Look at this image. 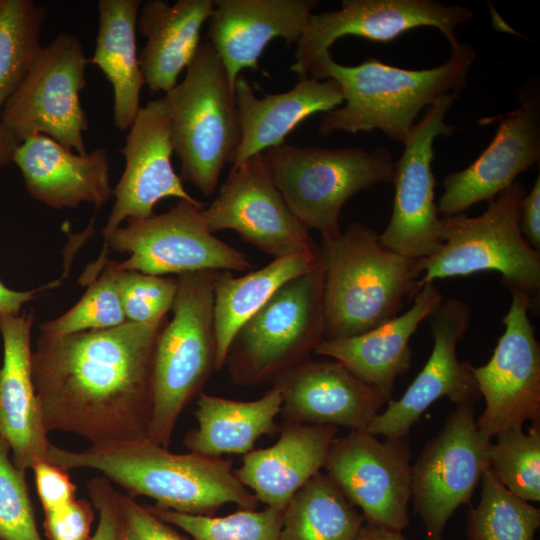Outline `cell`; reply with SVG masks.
<instances>
[{
    "label": "cell",
    "instance_id": "4",
    "mask_svg": "<svg viewBox=\"0 0 540 540\" xmlns=\"http://www.w3.org/2000/svg\"><path fill=\"white\" fill-rule=\"evenodd\" d=\"M324 339L365 333L398 316L419 291L416 260L385 247L379 234L351 223L322 239Z\"/></svg>",
    "mask_w": 540,
    "mask_h": 540
},
{
    "label": "cell",
    "instance_id": "46",
    "mask_svg": "<svg viewBox=\"0 0 540 540\" xmlns=\"http://www.w3.org/2000/svg\"><path fill=\"white\" fill-rule=\"evenodd\" d=\"M19 141L0 119V169L13 162Z\"/></svg>",
    "mask_w": 540,
    "mask_h": 540
},
{
    "label": "cell",
    "instance_id": "6",
    "mask_svg": "<svg viewBox=\"0 0 540 540\" xmlns=\"http://www.w3.org/2000/svg\"><path fill=\"white\" fill-rule=\"evenodd\" d=\"M525 194L524 184L515 181L491 200L480 216L469 217L463 212L441 218L440 249L416 260L418 289L436 279L498 271L503 286L527 296L531 311L538 313L540 253L527 242L519 225Z\"/></svg>",
    "mask_w": 540,
    "mask_h": 540
},
{
    "label": "cell",
    "instance_id": "29",
    "mask_svg": "<svg viewBox=\"0 0 540 540\" xmlns=\"http://www.w3.org/2000/svg\"><path fill=\"white\" fill-rule=\"evenodd\" d=\"M281 404V395L273 386L252 401L201 392L193 411L197 427L185 434L183 444L189 452L209 457L244 456L254 449L261 436L274 435L280 430L276 417L280 415Z\"/></svg>",
    "mask_w": 540,
    "mask_h": 540
},
{
    "label": "cell",
    "instance_id": "25",
    "mask_svg": "<svg viewBox=\"0 0 540 540\" xmlns=\"http://www.w3.org/2000/svg\"><path fill=\"white\" fill-rule=\"evenodd\" d=\"M442 301L433 283L424 284L405 312L359 335L323 339L314 354L339 361L391 399L396 379L411 366V337Z\"/></svg>",
    "mask_w": 540,
    "mask_h": 540
},
{
    "label": "cell",
    "instance_id": "11",
    "mask_svg": "<svg viewBox=\"0 0 540 540\" xmlns=\"http://www.w3.org/2000/svg\"><path fill=\"white\" fill-rule=\"evenodd\" d=\"M90 63L78 37L63 33L42 46L27 75L6 101L0 119L21 143L46 135L63 147L86 154L83 132L88 130L79 93Z\"/></svg>",
    "mask_w": 540,
    "mask_h": 540
},
{
    "label": "cell",
    "instance_id": "3",
    "mask_svg": "<svg viewBox=\"0 0 540 540\" xmlns=\"http://www.w3.org/2000/svg\"><path fill=\"white\" fill-rule=\"evenodd\" d=\"M475 58L474 48L461 42L451 47L445 63L421 70L388 65L374 57L355 66L342 65L327 51L312 64L308 76L337 81L344 105L325 113L319 134L377 129L404 143L424 108L444 95H459L464 90Z\"/></svg>",
    "mask_w": 540,
    "mask_h": 540
},
{
    "label": "cell",
    "instance_id": "21",
    "mask_svg": "<svg viewBox=\"0 0 540 540\" xmlns=\"http://www.w3.org/2000/svg\"><path fill=\"white\" fill-rule=\"evenodd\" d=\"M540 159V102L527 99L503 115L487 148L468 167L446 175L437 203L444 217L490 202Z\"/></svg>",
    "mask_w": 540,
    "mask_h": 540
},
{
    "label": "cell",
    "instance_id": "19",
    "mask_svg": "<svg viewBox=\"0 0 540 540\" xmlns=\"http://www.w3.org/2000/svg\"><path fill=\"white\" fill-rule=\"evenodd\" d=\"M173 151L170 116L162 96L139 109L120 150L125 169L113 189L115 202L102 231L104 243L122 221L152 216L162 199L174 197L203 204L185 190L174 171Z\"/></svg>",
    "mask_w": 540,
    "mask_h": 540
},
{
    "label": "cell",
    "instance_id": "26",
    "mask_svg": "<svg viewBox=\"0 0 540 540\" xmlns=\"http://www.w3.org/2000/svg\"><path fill=\"white\" fill-rule=\"evenodd\" d=\"M234 91L241 140L230 160L232 166L284 144L286 136L305 119L319 112L327 113L344 103L337 81L310 76L300 78L286 92L258 98L250 82L240 74Z\"/></svg>",
    "mask_w": 540,
    "mask_h": 540
},
{
    "label": "cell",
    "instance_id": "43",
    "mask_svg": "<svg viewBox=\"0 0 540 540\" xmlns=\"http://www.w3.org/2000/svg\"><path fill=\"white\" fill-rule=\"evenodd\" d=\"M87 490L92 506L99 512L98 524L90 540H121L119 492L104 476L91 479Z\"/></svg>",
    "mask_w": 540,
    "mask_h": 540
},
{
    "label": "cell",
    "instance_id": "13",
    "mask_svg": "<svg viewBox=\"0 0 540 540\" xmlns=\"http://www.w3.org/2000/svg\"><path fill=\"white\" fill-rule=\"evenodd\" d=\"M408 436L385 438L350 431L332 442L323 469L365 523L402 532L412 497Z\"/></svg>",
    "mask_w": 540,
    "mask_h": 540
},
{
    "label": "cell",
    "instance_id": "28",
    "mask_svg": "<svg viewBox=\"0 0 540 540\" xmlns=\"http://www.w3.org/2000/svg\"><path fill=\"white\" fill-rule=\"evenodd\" d=\"M212 0L146 1L137 28L146 43L138 55L144 83L152 93H167L193 60L200 32L213 10Z\"/></svg>",
    "mask_w": 540,
    "mask_h": 540
},
{
    "label": "cell",
    "instance_id": "24",
    "mask_svg": "<svg viewBox=\"0 0 540 540\" xmlns=\"http://www.w3.org/2000/svg\"><path fill=\"white\" fill-rule=\"evenodd\" d=\"M27 192L47 206L77 208L82 202L103 206L113 195L107 151L73 153L46 135L31 136L16 149Z\"/></svg>",
    "mask_w": 540,
    "mask_h": 540
},
{
    "label": "cell",
    "instance_id": "20",
    "mask_svg": "<svg viewBox=\"0 0 540 540\" xmlns=\"http://www.w3.org/2000/svg\"><path fill=\"white\" fill-rule=\"evenodd\" d=\"M283 424H324L366 431L388 398L331 358H309L273 382Z\"/></svg>",
    "mask_w": 540,
    "mask_h": 540
},
{
    "label": "cell",
    "instance_id": "35",
    "mask_svg": "<svg viewBox=\"0 0 540 540\" xmlns=\"http://www.w3.org/2000/svg\"><path fill=\"white\" fill-rule=\"evenodd\" d=\"M146 507L163 521L179 528L192 540H279L283 509H240L225 516L182 514L172 510Z\"/></svg>",
    "mask_w": 540,
    "mask_h": 540
},
{
    "label": "cell",
    "instance_id": "18",
    "mask_svg": "<svg viewBox=\"0 0 540 540\" xmlns=\"http://www.w3.org/2000/svg\"><path fill=\"white\" fill-rule=\"evenodd\" d=\"M472 310L459 298L443 300L429 316L432 352L413 382L397 400L389 399L365 432L385 438L407 437L411 427L437 400L456 405L479 399L471 364L460 361L456 347L469 327Z\"/></svg>",
    "mask_w": 540,
    "mask_h": 540
},
{
    "label": "cell",
    "instance_id": "30",
    "mask_svg": "<svg viewBox=\"0 0 540 540\" xmlns=\"http://www.w3.org/2000/svg\"><path fill=\"white\" fill-rule=\"evenodd\" d=\"M140 0L98 1L99 27L90 62L97 65L114 92V124L128 130L141 108L144 83L136 47Z\"/></svg>",
    "mask_w": 540,
    "mask_h": 540
},
{
    "label": "cell",
    "instance_id": "15",
    "mask_svg": "<svg viewBox=\"0 0 540 540\" xmlns=\"http://www.w3.org/2000/svg\"><path fill=\"white\" fill-rule=\"evenodd\" d=\"M452 93L428 106L405 140L404 151L394 162V199L391 217L380 242L390 250L411 259L435 254L441 247L440 220L434 202L435 178L432 171L434 142L453 133L446 115L457 99Z\"/></svg>",
    "mask_w": 540,
    "mask_h": 540
},
{
    "label": "cell",
    "instance_id": "48",
    "mask_svg": "<svg viewBox=\"0 0 540 540\" xmlns=\"http://www.w3.org/2000/svg\"><path fill=\"white\" fill-rule=\"evenodd\" d=\"M2 4H3V0H0V9H1Z\"/></svg>",
    "mask_w": 540,
    "mask_h": 540
},
{
    "label": "cell",
    "instance_id": "22",
    "mask_svg": "<svg viewBox=\"0 0 540 540\" xmlns=\"http://www.w3.org/2000/svg\"><path fill=\"white\" fill-rule=\"evenodd\" d=\"M208 42L220 57L234 90L243 69H259V58L275 38L298 41L316 0H214Z\"/></svg>",
    "mask_w": 540,
    "mask_h": 540
},
{
    "label": "cell",
    "instance_id": "45",
    "mask_svg": "<svg viewBox=\"0 0 540 540\" xmlns=\"http://www.w3.org/2000/svg\"><path fill=\"white\" fill-rule=\"evenodd\" d=\"M46 288L47 286L30 291H16L0 281V313L18 315L24 303L34 299L38 291Z\"/></svg>",
    "mask_w": 540,
    "mask_h": 540
},
{
    "label": "cell",
    "instance_id": "40",
    "mask_svg": "<svg viewBox=\"0 0 540 540\" xmlns=\"http://www.w3.org/2000/svg\"><path fill=\"white\" fill-rule=\"evenodd\" d=\"M121 540H187L133 497L118 493Z\"/></svg>",
    "mask_w": 540,
    "mask_h": 540
},
{
    "label": "cell",
    "instance_id": "47",
    "mask_svg": "<svg viewBox=\"0 0 540 540\" xmlns=\"http://www.w3.org/2000/svg\"><path fill=\"white\" fill-rule=\"evenodd\" d=\"M354 540H406L402 532L364 523Z\"/></svg>",
    "mask_w": 540,
    "mask_h": 540
},
{
    "label": "cell",
    "instance_id": "8",
    "mask_svg": "<svg viewBox=\"0 0 540 540\" xmlns=\"http://www.w3.org/2000/svg\"><path fill=\"white\" fill-rule=\"evenodd\" d=\"M186 69L182 82L163 97L181 177L210 196L241 140L235 91L208 41L200 43Z\"/></svg>",
    "mask_w": 540,
    "mask_h": 540
},
{
    "label": "cell",
    "instance_id": "37",
    "mask_svg": "<svg viewBox=\"0 0 540 540\" xmlns=\"http://www.w3.org/2000/svg\"><path fill=\"white\" fill-rule=\"evenodd\" d=\"M102 271L72 308L40 325L42 334L63 336L111 329L127 322L118 288L116 262L107 260Z\"/></svg>",
    "mask_w": 540,
    "mask_h": 540
},
{
    "label": "cell",
    "instance_id": "23",
    "mask_svg": "<svg viewBox=\"0 0 540 540\" xmlns=\"http://www.w3.org/2000/svg\"><path fill=\"white\" fill-rule=\"evenodd\" d=\"M33 313H0L3 363L0 369V434L22 471L49 462L51 443L44 428L32 377L30 348Z\"/></svg>",
    "mask_w": 540,
    "mask_h": 540
},
{
    "label": "cell",
    "instance_id": "33",
    "mask_svg": "<svg viewBox=\"0 0 540 540\" xmlns=\"http://www.w3.org/2000/svg\"><path fill=\"white\" fill-rule=\"evenodd\" d=\"M481 499L467 514L469 540H534L540 510L508 491L488 468L481 479Z\"/></svg>",
    "mask_w": 540,
    "mask_h": 540
},
{
    "label": "cell",
    "instance_id": "16",
    "mask_svg": "<svg viewBox=\"0 0 540 540\" xmlns=\"http://www.w3.org/2000/svg\"><path fill=\"white\" fill-rule=\"evenodd\" d=\"M472 16L467 7L435 0H343L338 10L311 15L296 42L290 69L299 79L307 77L312 64L345 36L389 42L406 31L428 26L438 29L452 47L459 42L455 29Z\"/></svg>",
    "mask_w": 540,
    "mask_h": 540
},
{
    "label": "cell",
    "instance_id": "38",
    "mask_svg": "<svg viewBox=\"0 0 540 540\" xmlns=\"http://www.w3.org/2000/svg\"><path fill=\"white\" fill-rule=\"evenodd\" d=\"M0 434V540H44L39 532L25 472L10 457Z\"/></svg>",
    "mask_w": 540,
    "mask_h": 540
},
{
    "label": "cell",
    "instance_id": "34",
    "mask_svg": "<svg viewBox=\"0 0 540 540\" xmlns=\"http://www.w3.org/2000/svg\"><path fill=\"white\" fill-rule=\"evenodd\" d=\"M45 9L30 0H3L0 9V112L41 49Z\"/></svg>",
    "mask_w": 540,
    "mask_h": 540
},
{
    "label": "cell",
    "instance_id": "31",
    "mask_svg": "<svg viewBox=\"0 0 540 540\" xmlns=\"http://www.w3.org/2000/svg\"><path fill=\"white\" fill-rule=\"evenodd\" d=\"M320 266L318 248L316 254L273 259L266 266L239 277L230 271L217 273L213 303L216 371L224 367L230 345L241 326L285 283Z\"/></svg>",
    "mask_w": 540,
    "mask_h": 540
},
{
    "label": "cell",
    "instance_id": "36",
    "mask_svg": "<svg viewBox=\"0 0 540 540\" xmlns=\"http://www.w3.org/2000/svg\"><path fill=\"white\" fill-rule=\"evenodd\" d=\"M489 444L490 469L512 494L527 501H540V423L500 432Z\"/></svg>",
    "mask_w": 540,
    "mask_h": 540
},
{
    "label": "cell",
    "instance_id": "42",
    "mask_svg": "<svg viewBox=\"0 0 540 540\" xmlns=\"http://www.w3.org/2000/svg\"><path fill=\"white\" fill-rule=\"evenodd\" d=\"M32 470L44 513L63 508L76 499L77 488L67 470L50 462H39Z\"/></svg>",
    "mask_w": 540,
    "mask_h": 540
},
{
    "label": "cell",
    "instance_id": "5",
    "mask_svg": "<svg viewBox=\"0 0 540 540\" xmlns=\"http://www.w3.org/2000/svg\"><path fill=\"white\" fill-rule=\"evenodd\" d=\"M218 272L178 275L172 319L155 342L147 438L165 448L180 415L216 371L213 303Z\"/></svg>",
    "mask_w": 540,
    "mask_h": 540
},
{
    "label": "cell",
    "instance_id": "14",
    "mask_svg": "<svg viewBox=\"0 0 540 540\" xmlns=\"http://www.w3.org/2000/svg\"><path fill=\"white\" fill-rule=\"evenodd\" d=\"M511 303L502 318L503 334L490 360L471 366L485 409L476 419L486 442L500 432L540 423V345L528 316L527 296L511 291Z\"/></svg>",
    "mask_w": 540,
    "mask_h": 540
},
{
    "label": "cell",
    "instance_id": "12",
    "mask_svg": "<svg viewBox=\"0 0 540 540\" xmlns=\"http://www.w3.org/2000/svg\"><path fill=\"white\" fill-rule=\"evenodd\" d=\"M474 404L457 405L412 465L411 498L427 540H444L447 522L459 506L470 504L490 467V442L478 432Z\"/></svg>",
    "mask_w": 540,
    "mask_h": 540
},
{
    "label": "cell",
    "instance_id": "27",
    "mask_svg": "<svg viewBox=\"0 0 540 540\" xmlns=\"http://www.w3.org/2000/svg\"><path fill=\"white\" fill-rule=\"evenodd\" d=\"M337 430L334 425L282 424L279 439L245 454L235 475L259 503L284 509L323 468Z\"/></svg>",
    "mask_w": 540,
    "mask_h": 540
},
{
    "label": "cell",
    "instance_id": "44",
    "mask_svg": "<svg viewBox=\"0 0 540 540\" xmlns=\"http://www.w3.org/2000/svg\"><path fill=\"white\" fill-rule=\"evenodd\" d=\"M521 232L531 247L540 253V175L529 193L524 195L519 209Z\"/></svg>",
    "mask_w": 540,
    "mask_h": 540
},
{
    "label": "cell",
    "instance_id": "7",
    "mask_svg": "<svg viewBox=\"0 0 540 540\" xmlns=\"http://www.w3.org/2000/svg\"><path fill=\"white\" fill-rule=\"evenodd\" d=\"M258 155L295 217L322 239L341 232L339 217L351 197L392 181L395 162L383 147L368 151L284 143Z\"/></svg>",
    "mask_w": 540,
    "mask_h": 540
},
{
    "label": "cell",
    "instance_id": "41",
    "mask_svg": "<svg viewBox=\"0 0 540 540\" xmlns=\"http://www.w3.org/2000/svg\"><path fill=\"white\" fill-rule=\"evenodd\" d=\"M48 540H90L94 509L91 502L75 499L63 508L44 513Z\"/></svg>",
    "mask_w": 540,
    "mask_h": 540
},
{
    "label": "cell",
    "instance_id": "10",
    "mask_svg": "<svg viewBox=\"0 0 540 540\" xmlns=\"http://www.w3.org/2000/svg\"><path fill=\"white\" fill-rule=\"evenodd\" d=\"M197 205L178 200L175 206L147 218L127 219L104 243L96 261L81 275L82 285L90 284L103 270L111 248L129 257L116 262L119 271H138L164 276L198 271H247L253 268L241 250L217 238L206 226Z\"/></svg>",
    "mask_w": 540,
    "mask_h": 540
},
{
    "label": "cell",
    "instance_id": "17",
    "mask_svg": "<svg viewBox=\"0 0 540 540\" xmlns=\"http://www.w3.org/2000/svg\"><path fill=\"white\" fill-rule=\"evenodd\" d=\"M201 215L212 233L233 230L273 259L318 252L308 229L286 204L259 155L232 166L215 199Z\"/></svg>",
    "mask_w": 540,
    "mask_h": 540
},
{
    "label": "cell",
    "instance_id": "1",
    "mask_svg": "<svg viewBox=\"0 0 540 540\" xmlns=\"http://www.w3.org/2000/svg\"><path fill=\"white\" fill-rule=\"evenodd\" d=\"M168 318L40 335L32 377L45 430L100 445L146 438L155 342Z\"/></svg>",
    "mask_w": 540,
    "mask_h": 540
},
{
    "label": "cell",
    "instance_id": "32",
    "mask_svg": "<svg viewBox=\"0 0 540 540\" xmlns=\"http://www.w3.org/2000/svg\"><path fill=\"white\" fill-rule=\"evenodd\" d=\"M364 523L359 510L320 471L284 507L279 540H354Z\"/></svg>",
    "mask_w": 540,
    "mask_h": 540
},
{
    "label": "cell",
    "instance_id": "2",
    "mask_svg": "<svg viewBox=\"0 0 540 540\" xmlns=\"http://www.w3.org/2000/svg\"><path fill=\"white\" fill-rule=\"evenodd\" d=\"M48 461L65 470L99 471L131 497L153 499L157 508L213 516L232 503L255 510L259 502L237 478L232 461L193 452L177 454L149 438L91 445L71 451L51 445Z\"/></svg>",
    "mask_w": 540,
    "mask_h": 540
},
{
    "label": "cell",
    "instance_id": "39",
    "mask_svg": "<svg viewBox=\"0 0 540 540\" xmlns=\"http://www.w3.org/2000/svg\"><path fill=\"white\" fill-rule=\"evenodd\" d=\"M117 282L126 320L133 323L166 317L178 289L177 278L138 271L118 270Z\"/></svg>",
    "mask_w": 540,
    "mask_h": 540
},
{
    "label": "cell",
    "instance_id": "9",
    "mask_svg": "<svg viewBox=\"0 0 540 540\" xmlns=\"http://www.w3.org/2000/svg\"><path fill=\"white\" fill-rule=\"evenodd\" d=\"M324 327L320 266L285 283L237 331L225 361L231 382L244 387L272 383L311 358L324 339Z\"/></svg>",
    "mask_w": 540,
    "mask_h": 540
}]
</instances>
